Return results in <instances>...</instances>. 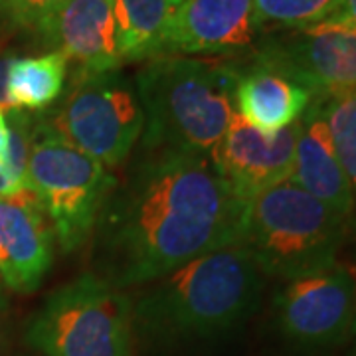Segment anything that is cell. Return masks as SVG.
<instances>
[{"instance_id": "obj_1", "label": "cell", "mask_w": 356, "mask_h": 356, "mask_svg": "<svg viewBox=\"0 0 356 356\" xmlns=\"http://www.w3.org/2000/svg\"><path fill=\"white\" fill-rule=\"evenodd\" d=\"M245 204L212 159L143 151L103 204L91 273L125 291L240 245Z\"/></svg>"}, {"instance_id": "obj_2", "label": "cell", "mask_w": 356, "mask_h": 356, "mask_svg": "<svg viewBox=\"0 0 356 356\" xmlns=\"http://www.w3.org/2000/svg\"><path fill=\"white\" fill-rule=\"evenodd\" d=\"M266 280L242 245L202 255L140 287L131 299L135 334L156 344L226 337L257 311Z\"/></svg>"}, {"instance_id": "obj_3", "label": "cell", "mask_w": 356, "mask_h": 356, "mask_svg": "<svg viewBox=\"0 0 356 356\" xmlns=\"http://www.w3.org/2000/svg\"><path fill=\"white\" fill-rule=\"evenodd\" d=\"M133 83L145 115L143 151L214 156L236 113V65L228 60L156 56L140 65Z\"/></svg>"}, {"instance_id": "obj_4", "label": "cell", "mask_w": 356, "mask_h": 356, "mask_svg": "<svg viewBox=\"0 0 356 356\" xmlns=\"http://www.w3.org/2000/svg\"><path fill=\"white\" fill-rule=\"evenodd\" d=\"M346 220L285 180L245 204L240 245L266 277L291 281L337 264Z\"/></svg>"}, {"instance_id": "obj_5", "label": "cell", "mask_w": 356, "mask_h": 356, "mask_svg": "<svg viewBox=\"0 0 356 356\" xmlns=\"http://www.w3.org/2000/svg\"><path fill=\"white\" fill-rule=\"evenodd\" d=\"M24 341L42 356H135L131 297L91 271L81 273L28 317Z\"/></svg>"}, {"instance_id": "obj_6", "label": "cell", "mask_w": 356, "mask_h": 356, "mask_svg": "<svg viewBox=\"0 0 356 356\" xmlns=\"http://www.w3.org/2000/svg\"><path fill=\"white\" fill-rule=\"evenodd\" d=\"M28 184L50 216L60 250L74 254L91 240L117 177L46 127L34 113Z\"/></svg>"}, {"instance_id": "obj_7", "label": "cell", "mask_w": 356, "mask_h": 356, "mask_svg": "<svg viewBox=\"0 0 356 356\" xmlns=\"http://www.w3.org/2000/svg\"><path fill=\"white\" fill-rule=\"evenodd\" d=\"M36 115L46 127L109 170L127 161L145 125L135 83L121 70L102 74L76 70L64 95Z\"/></svg>"}, {"instance_id": "obj_8", "label": "cell", "mask_w": 356, "mask_h": 356, "mask_svg": "<svg viewBox=\"0 0 356 356\" xmlns=\"http://www.w3.org/2000/svg\"><path fill=\"white\" fill-rule=\"evenodd\" d=\"M301 83L315 97L356 89V28L341 16L318 24L266 32L242 60Z\"/></svg>"}, {"instance_id": "obj_9", "label": "cell", "mask_w": 356, "mask_h": 356, "mask_svg": "<svg viewBox=\"0 0 356 356\" xmlns=\"http://www.w3.org/2000/svg\"><path fill=\"white\" fill-rule=\"evenodd\" d=\"M273 321L293 348L317 353L344 343L356 321V275L334 266L283 281L273 297Z\"/></svg>"}, {"instance_id": "obj_10", "label": "cell", "mask_w": 356, "mask_h": 356, "mask_svg": "<svg viewBox=\"0 0 356 356\" xmlns=\"http://www.w3.org/2000/svg\"><path fill=\"white\" fill-rule=\"evenodd\" d=\"M261 36L254 0H184L166 30L161 56L242 62Z\"/></svg>"}, {"instance_id": "obj_11", "label": "cell", "mask_w": 356, "mask_h": 356, "mask_svg": "<svg viewBox=\"0 0 356 356\" xmlns=\"http://www.w3.org/2000/svg\"><path fill=\"white\" fill-rule=\"evenodd\" d=\"M56 234L32 188L0 200V283L14 293H34L54 264Z\"/></svg>"}, {"instance_id": "obj_12", "label": "cell", "mask_w": 356, "mask_h": 356, "mask_svg": "<svg viewBox=\"0 0 356 356\" xmlns=\"http://www.w3.org/2000/svg\"><path fill=\"white\" fill-rule=\"evenodd\" d=\"M297 133L299 121L280 133H261L234 113L212 161L236 194L248 202L291 178Z\"/></svg>"}, {"instance_id": "obj_13", "label": "cell", "mask_w": 356, "mask_h": 356, "mask_svg": "<svg viewBox=\"0 0 356 356\" xmlns=\"http://www.w3.org/2000/svg\"><path fill=\"white\" fill-rule=\"evenodd\" d=\"M36 36L50 51H62L79 72L102 74L123 64L113 0H65Z\"/></svg>"}, {"instance_id": "obj_14", "label": "cell", "mask_w": 356, "mask_h": 356, "mask_svg": "<svg viewBox=\"0 0 356 356\" xmlns=\"http://www.w3.org/2000/svg\"><path fill=\"white\" fill-rule=\"evenodd\" d=\"M289 180L344 220L350 216L355 208V191L334 153L329 127L315 102H311L299 119L295 165Z\"/></svg>"}, {"instance_id": "obj_15", "label": "cell", "mask_w": 356, "mask_h": 356, "mask_svg": "<svg viewBox=\"0 0 356 356\" xmlns=\"http://www.w3.org/2000/svg\"><path fill=\"white\" fill-rule=\"evenodd\" d=\"M236 65L234 111L261 133H280L295 125L315 95L301 83L261 65L232 62Z\"/></svg>"}, {"instance_id": "obj_16", "label": "cell", "mask_w": 356, "mask_h": 356, "mask_svg": "<svg viewBox=\"0 0 356 356\" xmlns=\"http://www.w3.org/2000/svg\"><path fill=\"white\" fill-rule=\"evenodd\" d=\"M184 0H113L117 42L123 62L161 56L166 30Z\"/></svg>"}, {"instance_id": "obj_17", "label": "cell", "mask_w": 356, "mask_h": 356, "mask_svg": "<svg viewBox=\"0 0 356 356\" xmlns=\"http://www.w3.org/2000/svg\"><path fill=\"white\" fill-rule=\"evenodd\" d=\"M70 60L62 51L16 56L8 67L6 89L10 107L26 113H44L65 91Z\"/></svg>"}, {"instance_id": "obj_18", "label": "cell", "mask_w": 356, "mask_h": 356, "mask_svg": "<svg viewBox=\"0 0 356 356\" xmlns=\"http://www.w3.org/2000/svg\"><path fill=\"white\" fill-rule=\"evenodd\" d=\"M323 115L332 147L353 191L356 192V89L313 99Z\"/></svg>"}, {"instance_id": "obj_19", "label": "cell", "mask_w": 356, "mask_h": 356, "mask_svg": "<svg viewBox=\"0 0 356 356\" xmlns=\"http://www.w3.org/2000/svg\"><path fill=\"white\" fill-rule=\"evenodd\" d=\"M343 0H254L255 20L261 32L295 30L331 20Z\"/></svg>"}, {"instance_id": "obj_20", "label": "cell", "mask_w": 356, "mask_h": 356, "mask_svg": "<svg viewBox=\"0 0 356 356\" xmlns=\"http://www.w3.org/2000/svg\"><path fill=\"white\" fill-rule=\"evenodd\" d=\"M65 0H0V28L8 32H38Z\"/></svg>"}, {"instance_id": "obj_21", "label": "cell", "mask_w": 356, "mask_h": 356, "mask_svg": "<svg viewBox=\"0 0 356 356\" xmlns=\"http://www.w3.org/2000/svg\"><path fill=\"white\" fill-rule=\"evenodd\" d=\"M16 54L8 48H4L2 40H0V107L4 111H13L10 99H8V89H6V77H8V67L13 64Z\"/></svg>"}, {"instance_id": "obj_22", "label": "cell", "mask_w": 356, "mask_h": 356, "mask_svg": "<svg viewBox=\"0 0 356 356\" xmlns=\"http://www.w3.org/2000/svg\"><path fill=\"white\" fill-rule=\"evenodd\" d=\"M24 188H30V186H24L18 178L14 177V172L8 168L6 163H0V200L10 198Z\"/></svg>"}, {"instance_id": "obj_23", "label": "cell", "mask_w": 356, "mask_h": 356, "mask_svg": "<svg viewBox=\"0 0 356 356\" xmlns=\"http://www.w3.org/2000/svg\"><path fill=\"white\" fill-rule=\"evenodd\" d=\"M8 154V119H6V111L0 107V163L6 161Z\"/></svg>"}, {"instance_id": "obj_24", "label": "cell", "mask_w": 356, "mask_h": 356, "mask_svg": "<svg viewBox=\"0 0 356 356\" xmlns=\"http://www.w3.org/2000/svg\"><path fill=\"white\" fill-rule=\"evenodd\" d=\"M337 16H341L343 20H346L348 24L356 28V0H343L341 13L337 14Z\"/></svg>"}, {"instance_id": "obj_25", "label": "cell", "mask_w": 356, "mask_h": 356, "mask_svg": "<svg viewBox=\"0 0 356 356\" xmlns=\"http://www.w3.org/2000/svg\"><path fill=\"white\" fill-rule=\"evenodd\" d=\"M6 318H8V301L4 289L0 287V346L4 343V332H6Z\"/></svg>"}, {"instance_id": "obj_26", "label": "cell", "mask_w": 356, "mask_h": 356, "mask_svg": "<svg viewBox=\"0 0 356 356\" xmlns=\"http://www.w3.org/2000/svg\"><path fill=\"white\" fill-rule=\"evenodd\" d=\"M350 337H353V356H356V321H355V327H353V332H350Z\"/></svg>"}, {"instance_id": "obj_27", "label": "cell", "mask_w": 356, "mask_h": 356, "mask_svg": "<svg viewBox=\"0 0 356 356\" xmlns=\"http://www.w3.org/2000/svg\"><path fill=\"white\" fill-rule=\"evenodd\" d=\"M0 287H2V283H0Z\"/></svg>"}]
</instances>
